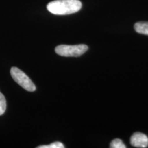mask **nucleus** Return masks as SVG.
I'll list each match as a JSON object with an SVG mask.
<instances>
[{
    "mask_svg": "<svg viewBox=\"0 0 148 148\" xmlns=\"http://www.w3.org/2000/svg\"><path fill=\"white\" fill-rule=\"evenodd\" d=\"M134 29L141 34L148 35V22L140 21L134 24Z\"/></svg>",
    "mask_w": 148,
    "mask_h": 148,
    "instance_id": "nucleus-5",
    "label": "nucleus"
},
{
    "mask_svg": "<svg viewBox=\"0 0 148 148\" xmlns=\"http://www.w3.org/2000/svg\"><path fill=\"white\" fill-rule=\"evenodd\" d=\"M87 45L80 44L75 45H60L55 48L57 54L65 57H79L88 50Z\"/></svg>",
    "mask_w": 148,
    "mask_h": 148,
    "instance_id": "nucleus-2",
    "label": "nucleus"
},
{
    "mask_svg": "<svg viewBox=\"0 0 148 148\" xmlns=\"http://www.w3.org/2000/svg\"><path fill=\"white\" fill-rule=\"evenodd\" d=\"M131 145L136 147H147L148 146V137L140 132H135L131 136Z\"/></svg>",
    "mask_w": 148,
    "mask_h": 148,
    "instance_id": "nucleus-4",
    "label": "nucleus"
},
{
    "mask_svg": "<svg viewBox=\"0 0 148 148\" xmlns=\"http://www.w3.org/2000/svg\"><path fill=\"white\" fill-rule=\"evenodd\" d=\"M110 147L112 148H125L126 146L123 143V141L119 138H115L112 140L110 143Z\"/></svg>",
    "mask_w": 148,
    "mask_h": 148,
    "instance_id": "nucleus-7",
    "label": "nucleus"
},
{
    "mask_svg": "<svg viewBox=\"0 0 148 148\" xmlns=\"http://www.w3.org/2000/svg\"><path fill=\"white\" fill-rule=\"evenodd\" d=\"M38 148H64V146L61 142H54L47 145H40L38 146Z\"/></svg>",
    "mask_w": 148,
    "mask_h": 148,
    "instance_id": "nucleus-8",
    "label": "nucleus"
},
{
    "mask_svg": "<svg viewBox=\"0 0 148 148\" xmlns=\"http://www.w3.org/2000/svg\"><path fill=\"white\" fill-rule=\"evenodd\" d=\"M10 74L14 80L25 90L29 92H33L36 90V86L32 81L21 70L16 67H12Z\"/></svg>",
    "mask_w": 148,
    "mask_h": 148,
    "instance_id": "nucleus-3",
    "label": "nucleus"
},
{
    "mask_svg": "<svg viewBox=\"0 0 148 148\" xmlns=\"http://www.w3.org/2000/svg\"><path fill=\"white\" fill-rule=\"evenodd\" d=\"M6 110V100L4 95L0 92V115H2Z\"/></svg>",
    "mask_w": 148,
    "mask_h": 148,
    "instance_id": "nucleus-6",
    "label": "nucleus"
},
{
    "mask_svg": "<svg viewBox=\"0 0 148 148\" xmlns=\"http://www.w3.org/2000/svg\"><path fill=\"white\" fill-rule=\"evenodd\" d=\"M82 8V3L79 0H55L48 3L49 12L57 15H65L78 12Z\"/></svg>",
    "mask_w": 148,
    "mask_h": 148,
    "instance_id": "nucleus-1",
    "label": "nucleus"
}]
</instances>
